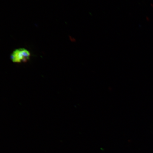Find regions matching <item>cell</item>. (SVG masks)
<instances>
[{"label": "cell", "instance_id": "6da1fadb", "mask_svg": "<svg viewBox=\"0 0 153 153\" xmlns=\"http://www.w3.org/2000/svg\"><path fill=\"white\" fill-rule=\"evenodd\" d=\"M31 54L27 49L19 48L15 49L11 53L10 59L14 63H26L30 60Z\"/></svg>", "mask_w": 153, "mask_h": 153}]
</instances>
